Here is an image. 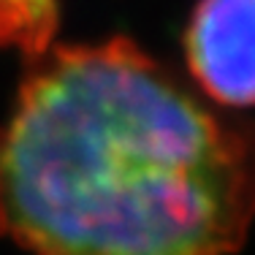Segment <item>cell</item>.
<instances>
[{
  "instance_id": "obj_2",
  "label": "cell",
  "mask_w": 255,
  "mask_h": 255,
  "mask_svg": "<svg viewBox=\"0 0 255 255\" xmlns=\"http://www.w3.org/2000/svg\"><path fill=\"white\" fill-rule=\"evenodd\" d=\"M196 93L217 109L255 106V0H198L185 30Z\"/></svg>"
},
{
  "instance_id": "obj_3",
  "label": "cell",
  "mask_w": 255,
  "mask_h": 255,
  "mask_svg": "<svg viewBox=\"0 0 255 255\" xmlns=\"http://www.w3.org/2000/svg\"><path fill=\"white\" fill-rule=\"evenodd\" d=\"M57 0H0V46L38 60L57 30Z\"/></svg>"
},
{
  "instance_id": "obj_1",
  "label": "cell",
  "mask_w": 255,
  "mask_h": 255,
  "mask_svg": "<svg viewBox=\"0 0 255 255\" xmlns=\"http://www.w3.org/2000/svg\"><path fill=\"white\" fill-rule=\"evenodd\" d=\"M255 123L128 38L49 49L0 128V234L33 255H234Z\"/></svg>"
}]
</instances>
